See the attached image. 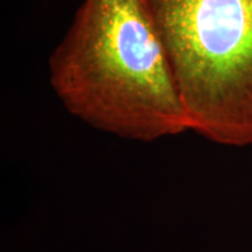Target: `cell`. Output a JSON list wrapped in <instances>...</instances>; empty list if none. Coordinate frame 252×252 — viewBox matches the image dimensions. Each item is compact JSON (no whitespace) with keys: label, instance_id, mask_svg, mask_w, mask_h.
<instances>
[{"label":"cell","instance_id":"1","mask_svg":"<svg viewBox=\"0 0 252 252\" xmlns=\"http://www.w3.org/2000/svg\"><path fill=\"white\" fill-rule=\"evenodd\" d=\"M48 68L63 106L97 130L145 143L189 131L141 0H83Z\"/></svg>","mask_w":252,"mask_h":252},{"label":"cell","instance_id":"2","mask_svg":"<svg viewBox=\"0 0 252 252\" xmlns=\"http://www.w3.org/2000/svg\"><path fill=\"white\" fill-rule=\"evenodd\" d=\"M165 49L189 131L252 145V0H141Z\"/></svg>","mask_w":252,"mask_h":252}]
</instances>
